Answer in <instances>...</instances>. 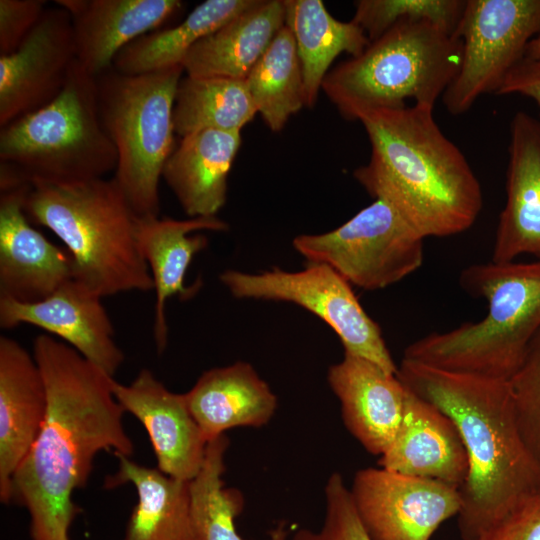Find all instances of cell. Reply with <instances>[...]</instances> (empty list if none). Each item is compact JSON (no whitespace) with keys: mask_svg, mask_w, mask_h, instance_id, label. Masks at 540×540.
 <instances>
[{"mask_svg":"<svg viewBox=\"0 0 540 540\" xmlns=\"http://www.w3.org/2000/svg\"><path fill=\"white\" fill-rule=\"evenodd\" d=\"M183 66L124 74L113 67L96 77L102 125L117 165L113 178L140 219L159 217V182L175 149L173 108Z\"/></svg>","mask_w":540,"mask_h":540,"instance_id":"obj_7","label":"cell"},{"mask_svg":"<svg viewBox=\"0 0 540 540\" xmlns=\"http://www.w3.org/2000/svg\"><path fill=\"white\" fill-rule=\"evenodd\" d=\"M116 457L118 471L106 479L105 487L131 483L137 492L122 540H193L190 481L139 465L131 457Z\"/></svg>","mask_w":540,"mask_h":540,"instance_id":"obj_26","label":"cell"},{"mask_svg":"<svg viewBox=\"0 0 540 540\" xmlns=\"http://www.w3.org/2000/svg\"><path fill=\"white\" fill-rule=\"evenodd\" d=\"M327 379L348 431L369 453L380 457L401 425L406 387L396 375L345 352L340 362L330 366Z\"/></svg>","mask_w":540,"mask_h":540,"instance_id":"obj_19","label":"cell"},{"mask_svg":"<svg viewBox=\"0 0 540 540\" xmlns=\"http://www.w3.org/2000/svg\"><path fill=\"white\" fill-rule=\"evenodd\" d=\"M523 254L540 260V119L518 111L510 122L506 202L492 261L512 262Z\"/></svg>","mask_w":540,"mask_h":540,"instance_id":"obj_17","label":"cell"},{"mask_svg":"<svg viewBox=\"0 0 540 540\" xmlns=\"http://www.w3.org/2000/svg\"><path fill=\"white\" fill-rule=\"evenodd\" d=\"M525 58L540 59V35L529 42L526 48Z\"/></svg>","mask_w":540,"mask_h":540,"instance_id":"obj_38","label":"cell"},{"mask_svg":"<svg viewBox=\"0 0 540 540\" xmlns=\"http://www.w3.org/2000/svg\"><path fill=\"white\" fill-rule=\"evenodd\" d=\"M325 515L319 530H298L290 540H371L355 509L342 475L332 473L325 488Z\"/></svg>","mask_w":540,"mask_h":540,"instance_id":"obj_34","label":"cell"},{"mask_svg":"<svg viewBox=\"0 0 540 540\" xmlns=\"http://www.w3.org/2000/svg\"><path fill=\"white\" fill-rule=\"evenodd\" d=\"M257 112L273 132L305 106L304 82L296 42L284 25L245 78Z\"/></svg>","mask_w":540,"mask_h":540,"instance_id":"obj_31","label":"cell"},{"mask_svg":"<svg viewBox=\"0 0 540 540\" xmlns=\"http://www.w3.org/2000/svg\"><path fill=\"white\" fill-rule=\"evenodd\" d=\"M539 35L540 0H466L457 31L461 63L442 96L446 110L461 115L481 96L496 94Z\"/></svg>","mask_w":540,"mask_h":540,"instance_id":"obj_11","label":"cell"},{"mask_svg":"<svg viewBox=\"0 0 540 540\" xmlns=\"http://www.w3.org/2000/svg\"><path fill=\"white\" fill-rule=\"evenodd\" d=\"M0 162L29 181L74 183L104 178L117 165L98 111L96 77L76 60L61 93L0 130Z\"/></svg>","mask_w":540,"mask_h":540,"instance_id":"obj_8","label":"cell"},{"mask_svg":"<svg viewBox=\"0 0 540 540\" xmlns=\"http://www.w3.org/2000/svg\"><path fill=\"white\" fill-rule=\"evenodd\" d=\"M76 60L69 13L46 8L17 50L0 56V127L53 101Z\"/></svg>","mask_w":540,"mask_h":540,"instance_id":"obj_13","label":"cell"},{"mask_svg":"<svg viewBox=\"0 0 540 540\" xmlns=\"http://www.w3.org/2000/svg\"><path fill=\"white\" fill-rule=\"evenodd\" d=\"M257 0H207L178 25L147 33L124 47L113 68L136 75L182 66L189 50L202 38L248 10Z\"/></svg>","mask_w":540,"mask_h":540,"instance_id":"obj_28","label":"cell"},{"mask_svg":"<svg viewBox=\"0 0 540 540\" xmlns=\"http://www.w3.org/2000/svg\"><path fill=\"white\" fill-rule=\"evenodd\" d=\"M433 110L413 104L361 115L371 156L354 171L370 195L391 205L424 238L466 231L483 205L478 178Z\"/></svg>","mask_w":540,"mask_h":540,"instance_id":"obj_3","label":"cell"},{"mask_svg":"<svg viewBox=\"0 0 540 540\" xmlns=\"http://www.w3.org/2000/svg\"><path fill=\"white\" fill-rule=\"evenodd\" d=\"M514 94L530 98L540 111V59L524 58L506 76L495 95Z\"/></svg>","mask_w":540,"mask_h":540,"instance_id":"obj_37","label":"cell"},{"mask_svg":"<svg viewBox=\"0 0 540 540\" xmlns=\"http://www.w3.org/2000/svg\"><path fill=\"white\" fill-rule=\"evenodd\" d=\"M228 446L226 434L209 441L203 464L190 481L193 540H245L235 526V518L244 507L243 495L225 487L222 479ZM268 540H290L286 524L279 523Z\"/></svg>","mask_w":540,"mask_h":540,"instance_id":"obj_30","label":"cell"},{"mask_svg":"<svg viewBox=\"0 0 540 540\" xmlns=\"http://www.w3.org/2000/svg\"><path fill=\"white\" fill-rule=\"evenodd\" d=\"M73 260V279L100 297L154 289L138 242L136 215L112 177L74 183L30 181L23 203Z\"/></svg>","mask_w":540,"mask_h":540,"instance_id":"obj_4","label":"cell"},{"mask_svg":"<svg viewBox=\"0 0 540 540\" xmlns=\"http://www.w3.org/2000/svg\"><path fill=\"white\" fill-rule=\"evenodd\" d=\"M219 278L236 298L290 302L308 310L332 328L345 353L396 375L398 367L379 325L361 306L351 284L330 266L309 263L300 271L274 268L258 274L228 269Z\"/></svg>","mask_w":540,"mask_h":540,"instance_id":"obj_10","label":"cell"},{"mask_svg":"<svg viewBox=\"0 0 540 540\" xmlns=\"http://www.w3.org/2000/svg\"><path fill=\"white\" fill-rule=\"evenodd\" d=\"M396 376L456 425L468 457L459 488L462 540L492 524L540 489V462L526 444L509 381L441 370L402 359Z\"/></svg>","mask_w":540,"mask_h":540,"instance_id":"obj_2","label":"cell"},{"mask_svg":"<svg viewBox=\"0 0 540 540\" xmlns=\"http://www.w3.org/2000/svg\"><path fill=\"white\" fill-rule=\"evenodd\" d=\"M30 182L0 186V297L33 303L73 278L69 253L35 229L23 203Z\"/></svg>","mask_w":540,"mask_h":540,"instance_id":"obj_15","label":"cell"},{"mask_svg":"<svg viewBox=\"0 0 540 540\" xmlns=\"http://www.w3.org/2000/svg\"><path fill=\"white\" fill-rule=\"evenodd\" d=\"M33 356L47 390L41 430L15 472L10 502L30 516L31 540H69L79 513L72 495L85 487L100 451L131 457L134 443L123 425L114 377L47 333L33 341Z\"/></svg>","mask_w":540,"mask_h":540,"instance_id":"obj_1","label":"cell"},{"mask_svg":"<svg viewBox=\"0 0 540 540\" xmlns=\"http://www.w3.org/2000/svg\"><path fill=\"white\" fill-rule=\"evenodd\" d=\"M477 540H540V489L482 532Z\"/></svg>","mask_w":540,"mask_h":540,"instance_id":"obj_36","label":"cell"},{"mask_svg":"<svg viewBox=\"0 0 540 540\" xmlns=\"http://www.w3.org/2000/svg\"><path fill=\"white\" fill-rule=\"evenodd\" d=\"M285 25L292 32L301 62L305 106L312 108L332 62L341 53L351 57L370 43L352 20L334 18L321 0H283Z\"/></svg>","mask_w":540,"mask_h":540,"instance_id":"obj_27","label":"cell"},{"mask_svg":"<svg viewBox=\"0 0 540 540\" xmlns=\"http://www.w3.org/2000/svg\"><path fill=\"white\" fill-rule=\"evenodd\" d=\"M284 25L283 1L257 0L198 41L184 58V71L192 77L245 79Z\"/></svg>","mask_w":540,"mask_h":540,"instance_id":"obj_25","label":"cell"},{"mask_svg":"<svg viewBox=\"0 0 540 540\" xmlns=\"http://www.w3.org/2000/svg\"><path fill=\"white\" fill-rule=\"evenodd\" d=\"M202 230L226 231L228 224L218 217L139 220V247L150 270L156 296L153 336L159 353L165 350L168 340L167 300L173 296L187 299L196 292V286H186L185 277L194 256L208 245L204 235L194 234Z\"/></svg>","mask_w":540,"mask_h":540,"instance_id":"obj_22","label":"cell"},{"mask_svg":"<svg viewBox=\"0 0 540 540\" xmlns=\"http://www.w3.org/2000/svg\"><path fill=\"white\" fill-rule=\"evenodd\" d=\"M43 0H0V56L13 53L46 10Z\"/></svg>","mask_w":540,"mask_h":540,"instance_id":"obj_35","label":"cell"},{"mask_svg":"<svg viewBox=\"0 0 540 540\" xmlns=\"http://www.w3.org/2000/svg\"><path fill=\"white\" fill-rule=\"evenodd\" d=\"M33 325L55 335L114 377L125 356L114 338L102 297L70 279L51 295L33 303L0 297V326Z\"/></svg>","mask_w":540,"mask_h":540,"instance_id":"obj_14","label":"cell"},{"mask_svg":"<svg viewBox=\"0 0 540 540\" xmlns=\"http://www.w3.org/2000/svg\"><path fill=\"white\" fill-rule=\"evenodd\" d=\"M207 442L235 427H261L277 409V397L249 363L205 371L184 393Z\"/></svg>","mask_w":540,"mask_h":540,"instance_id":"obj_24","label":"cell"},{"mask_svg":"<svg viewBox=\"0 0 540 540\" xmlns=\"http://www.w3.org/2000/svg\"><path fill=\"white\" fill-rule=\"evenodd\" d=\"M462 44L428 20L400 21L327 73L322 90L348 120L383 108L435 106L454 80Z\"/></svg>","mask_w":540,"mask_h":540,"instance_id":"obj_6","label":"cell"},{"mask_svg":"<svg viewBox=\"0 0 540 540\" xmlns=\"http://www.w3.org/2000/svg\"><path fill=\"white\" fill-rule=\"evenodd\" d=\"M47 390L33 353L0 337V500L10 503L13 476L45 419Z\"/></svg>","mask_w":540,"mask_h":540,"instance_id":"obj_20","label":"cell"},{"mask_svg":"<svg viewBox=\"0 0 540 540\" xmlns=\"http://www.w3.org/2000/svg\"><path fill=\"white\" fill-rule=\"evenodd\" d=\"M424 239L391 205L375 199L338 228L301 234L292 243L309 263L326 264L350 284L378 290L421 267Z\"/></svg>","mask_w":540,"mask_h":540,"instance_id":"obj_9","label":"cell"},{"mask_svg":"<svg viewBox=\"0 0 540 540\" xmlns=\"http://www.w3.org/2000/svg\"><path fill=\"white\" fill-rule=\"evenodd\" d=\"M70 15L77 61L97 77L137 38L161 29L183 7L179 0H56Z\"/></svg>","mask_w":540,"mask_h":540,"instance_id":"obj_18","label":"cell"},{"mask_svg":"<svg viewBox=\"0 0 540 540\" xmlns=\"http://www.w3.org/2000/svg\"><path fill=\"white\" fill-rule=\"evenodd\" d=\"M241 145L239 131L205 129L181 137L162 178L190 218L216 217L227 199V179Z\"/></svg>","mask_w":540,"mask_h":540,"instance_id":"obj_23","label":"cell"},{"mask_svg":"<svg viewBox=\"0 0 540 540\" xmlns=\"http://www.w3.org/2000/svg\"><path fill=\"white\" fill-rule=\"evenodd\" d=\"M459 283L470 296L487 302V314L414 341L403 359L510 381L540 331V260L474 264L461 271Z\"/></svg>","mask_w":540,"mask_h":540,"instance_id":"obj_5","label":"cell"},{"mask_svg":"<svg viewBox=\"0 0 540 540\" xmlns=\"http://www.w3.org/2000/svg\"><path fill=\"white\" fill-rule=\"evenodd\" d=\"M466 0H359L352 21L373 41L396 23L428 20L457 35Z\"/></svg>","mask_w":540,"mask_h":540,"instance_id":"obj_32","label":"cell"},{"mask_svg":"<svg viewBox=\"0 0 540 540\" xmlns=\"http://www.w3.org/2000/svg\"><path fill=\"white\" fill-rule=\"evenodd\" d=\"M113 392L125 412L144 426L157 468L182 481H191L205 457L206 441L184 394L170 391L149 369L128 385L113 381Z\"/></svg>","mask_w":540,"mask_h":540,"instance_id":"obj_16","label":"cell"},{"mask_svg":"<svg viewBox=\"0 0 540 540\" xmlns=\"http://www.w3.org/2000/svg\"><path fill=\"white\" fill-rule=\"evenodd\" d=\"M509 382L522 436L540 462V331Z\"/></svg>","mask_w":540,"mask_h":540,"instance_id":"obj_33","label":"cell"},{"mask_svg":"<svg viewBox=\"0 0 540 540\" xmlns=\"http://www.w3.org/2000/svg\"><path fill=\"white\" fill-rule=\"evenodd\" d=\"M378 463L391 471L458 488L469 469L463 441L452 419L409 389L399 430Z\"/></svg>","mask_w":540,"mask_h":540,"instance_id":"obj_21","label":"cell"},{"mask_svg":"<svg viewBox=\"0 0 540 540\" xmlns=\"http://www.w3.org/2000/svg\"><path fill=\"white\" fill-rule=\"evenodd\" d=\"M349 489L371 540H430L461 508L458 487L382 467L358 470Z\"/></svg>","mask_w":540,"mask_h":540,"instance_id":"obj_12","label":"cell"},{"mask_svg":"<svg viewBox=\"0 0 540 540\" xmlns=\"http://www.w3.org/2000/svg\"><path fill=\"white\" fill-rule=\"evenodd\" d=\"M245 79L182 77L173 122L180 137L205 129L241 131L257 114Z\"/></svg>","mask_w":540,"mask_h":540,"instance_id":"obj_29","label":"cell"}]
</instances>
